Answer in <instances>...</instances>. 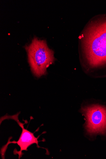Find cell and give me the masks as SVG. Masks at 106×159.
Masks as SVG:
<instances>
[{"label": "cell", "instance_id": "6da1fadb", "mask_svg": "<svg viewBox=\"0 0 106 159\" xmlns=\"http://www.w3.org/2000/svg\"><path fill=\"white\" fill-rule=\"evenodd\" d=\"M83 42L91 66H96L106 63V20L88 27L84 35Z\"/></svg>", "mask_w": 106, "mask_h": 159}, {"label": "cell", "instance_id": "7a4b0ae2", "mask_svg": "<svg viewBox=\"0 0 106 159\" xmlns=\"http://www.w3.org/2000/svg\"><path fill=\"white\" fill-rule=\"evenodd\" d=\"M25 48L33 74L38 78L46 75L47 68L55 61L54 52L49 48L46 41L35 37Z\"/></svg>", "mask_w": 106, "mask_h": 159}, {"label": "cell", "instance_id": "3957f363", "mask_svg": "<svg viewBox=\"0 0 106 159\" xmlns=\"http://www.w3.org/2000/svg\"><path fill=\"white\" fill-rule=\"evenodd\" d=\"M86 119V128L90 134L106 133V108L93 105L83 108Z\"/></svg>", "mask_w": 106, "mask_h": 159}, {"label": "cell", "instance_id": "277c9868", "mask_svg": "<svg viewBox=\"0 0 106 159\" xmlns=\"http://www.w3.org/2000/svg\"><path fill=\"white\" fill-rule=\"evenodd\" d=\"M17 115H14L13 116H11V118L16 121L19 126L21 128L22 133L19 139L17 142L14 141L11 143H17L20 147L21 150L18 153L20 159L22 156V152L24 151H27L28 147L32 144L36 143L38 148L40 147L38 145L39 141L38 140V138H36L34 133L30 132L24 128V125L25 124H23L19 121Z\"/></svg>", "mask_w": 106, "mask_h": 159}]
</instances>
